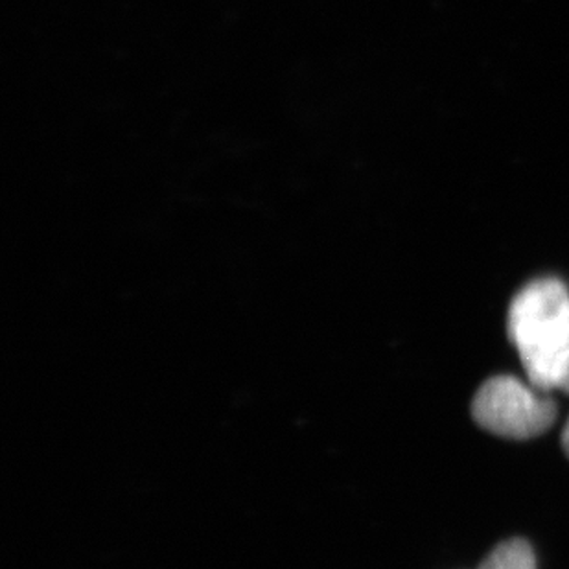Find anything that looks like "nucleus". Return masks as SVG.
Wrapping results in <instances>:
<instances>
[{
	"label": "nucleus",
	"mask_w": 569,
	"mask_h": 569,
	"mask_svg": "<svg viewBox=\"0 0 569 569\" xmlns=\"http://www.w3.org/2000/svg\"><path fill=\"white\" fill-rule=\"evenodd\" d=\"M560 389H562L566 395H569V363L568 367H566L565 377H562V381H560Z\"/></svg>",
	"instance_id": "nucleus-4"
},
{
	"label": "nucleus",
	"mask_w": 569,
	"mask_h": 569,
	"mask_svg": "<svg viewBox=\"0 0 569 569\" xmlns=\"http://www.w3.org/2000/svg\"><path fill=\"white\" fill-rule=\"evenodd\" d=\"M478 569H537V559L526 540L512 538L495 548Z\"/></svg>",
	"instance_id": "nucleus-3"
},
{
	"label": "nucleus",
	"mask_w": 569,
	"mask_h": 569,
	"mask_svg": "<svg viewBox=\"0 0 569 569\" xmlns=\"http://www.w3.org/2000/svg\"><path fill=\"white\" fill-rule=\"evenodd\" d=\"M562 446H565L566 453L569 456V419L566 422L565 433H562Z\"/></svg>",
	"instance_id": "nucleus-5"
},
{
	"label": "nucleus",
	"mask_w": 569,
	"mask_h": 569,
	"mask_svg": "<svg viewBox=\"0 0 569 569\" xmlns=\"http://www.w3.org/2000/svg\"><path fill=\"white\" fill-rule=\"evenodd\" d=\"M472 415L490 433L523 441L542 436L553 426L557 406L532 383L515 377H495L476 392Z\"/></svg>",
	"instance_id": "nucleus-2"
},
{
	"label": "nucleus",
	"mask_w": 569,
	"mask_h": 569,
	"mask_svg": "<svg viewBox=\"0 0 569 569\" xmlns=\"http://www.w3.org/2000/svg\"><path fill=\"white\" fill-rule=\"evenodd\" d=\"M507 332L527 380L540 391L560 389L569 363V291L559 279L532 280L512 299Z\"/></svg>",
	"instance_id": "nucleus-1"
}]
</instances>
